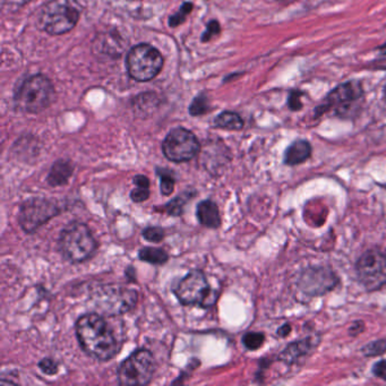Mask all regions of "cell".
<instances>
[{
    "label": "cell",
    "mask_w": 386,
    "mask_h": 386,
    "mask_svg": "<svg viewBox=\"0 0 386 386\" xmlns=\"http://www.w3.org/2000/svg\"><path fill=\"white\" fill-rule=\"evenodd\" d=\"M157 174L160 177L161 194L164 195V196H169L175 189L176 181L172 172L168 169H160L159 168L157 170Z\"/></svg>",
    "instance_id": "cell-21"
},
{
    "label": "cell",
    "mask_w": 386,
    "mask_h": 386,
    "mask_svg": "<svg viewBox=\"0 0 386 386\" xmlns=\"http://www.w3.org/2000/svg\"><path fill=\"white\" fill-rule=\"evenodd\" d=\"M290 325L285 324L283 325V327H280L279 331H278V334H279L280 336H282V338H285V336H287L288 334H289V332H290Z\"/></svg>",
    "instance_id": "cell-35"
},
{
    "label": "cell",
    "mask_w": 386,
    "mask_h": 386,
    "mask_svg": "<svg viewBox=\"0 0 386 386\" xmlns=\"http://www.w3.org/2000/svg\"><path fill=\"white\" fill-rule=\"evenodd\" d=\"M76 336L85 353L98 361H110L119 351L118 340L101 314L81 316L76 322Z\"/></svg>",
    "instance_id": "cell-1"
},
{
    "label": "cell",
    "mask_w": 386,
    "mask_h": 386,
    "mask_svg": "<svg viewBox=\"0 0 386 386\" xmlns=\"http://www.w3.org/2000/svg\"><path fill=\"white\" fill-rule=\"evenodd\" d=\"M174 293L185 306L196 305L200 308H210L217 302V293L210 287L205 274L200 270H193L183 276L174 287Z\"/></svg>",
    "instance_id": "cell-5"
},
{
    "label": "cell",
    "mask_w": 386,
    "mask_h": 386,
    "mask_svg": "<svg viewBox=\"0 0 386 386\" xmlns=\"http://www.w3.org/2000/svg\"><path fill=\"white\" fill-rule=\"evenodd\" d=\"M138 257L143 262L149 263V264L161 265L168 262L169 255L164 249H155V247H145L142 249L138 253Z\"/></svg>",
    "instance_id": "cell-19"
},
{
    "label": "cell",
    "mask_w": 386,
    "mask_h": 386,
    "mask_svg": "<svg viewBox=\"0 0 386 386\" xmlns=\"http://www.w3.org/2000/svg\"><path fill=\"white\" fill-rule=\"evenodd\" d=\"M302 96V93H300L299 91H293L291 92L290 96H289V101H288V105H289L291 110L298 111L302 109V103L300 101Z\"/></svg>",
    "instance_id": "cell-30"
},
{
    "label": "cell",
    "mask_w": 386,
    "mask_h": 386,
    "mask_svg": "<svg viewBox=\"0 0 386 386\" xmlns=\"http://www.w3.org/2000/svg\"><path fill=\"white\" fill-rule=\"evenodd\" d=\"M363 94H364V90L361 83H344L331 91L322 109L329 110L331 108H334L338 115L344 116L353 107L356 102H358L363 98Z\"/></svg>",
    "instance_id": "cell-13"
},
{
    "label": "cell",
    "mask_w": 386,
    "mask_h": 386,
    "mask_svg": "<svg viewBox=\"0 0 386 386\" xmlns=\"http://www.w3.org/2000/svg\"><path fill=\"white\" fill-rule=\"evenodd\" d=\"M221 28L220 24L217 21H211V22L208 24L206 26L205 32H204L203 35H202V41L203 42H208V41H211L213 38L217 37L220 34Z\"/></svg>",
    "instance_id": "cell-27"
},
{
    "label": "cell",
    "mask_w": 386,
    "mask_h": 386,
    "mask_svg": "<svg viewBox=\"0 0 386 386\" xmlns=\"http://www.w3.org/2000/svg\"><path fill=\"white\" fill-rule=\"evenodd\" d=\"M93 304L100 313L108 316L127 313L137 304L138 293L123 285H102L94 293Z\"/></svg>",
    "instance_id": "cell-6"
},
{
    "label": "cell",
    "mask_w": 386,
    "mask_h": 386,
    "mask_svg": "<svg viewBox=\"0 0 386 386\" xmlns=\"http://www.w3.org/2000/svg\"><path fill=\"white\" fill-rule=\"evenodd\" d=\"M62 208L56 200L45 198H28L21 205L18 222L26 234H34L38 229L60 215Z\"/></svg>",
    "instance_id": "cell-9"
},
{
    "label": "cell",
    "mask_w": 386,
    "mask_h": 386,
    "mask_svg": "<svg viewBox=\"0 0 386 386\" xmlns=\"http://www.w3.org/2000/svg\"><path fill=\"white\" fill-rule=\"evenodd\" d=\"M149 196V187L136 186V188L132 189V193H130V198L135 203H142L144 200H147Z\"/></svg>",
    "instance_id": "cell-29"
},
{
    "label": "cell",
    "mask_w": 386,
    "mask_h": 386,
    "mask_svg": "<svg viewBox=\"0 0 386 386\" xmlns=\"http://www.w3.org/2000/svg\"><path fill=\"white\" fill-rule=\"evenodd\" d=\"M0 1H1L3 7H7L9 9H17L30 3L32 0H0Z\"/></svg>",
    "instance_id": "cell-31"
},
{
    "label": "cell",
    "mask_w": 386,
    "mask_h": 386,
    "mask_svg": "<svg viewBox=\"0 0 386 386\" xmlns=\"http://www.w3.org/2000/svg\"><path fill=\"white\" fill-rule=\"evenodd\" d=\"M208 111H210L209 99L205 94L196 96L189 107V113L195 117L203 116Z\"/></svg>",
    "instance_id": "cell-22"
},
{
    "label": "cell",
    "mask_w": 386,
    "mask_h": 386,
    "mask_svg": "<svg viewBox=\"0 0 386 386\" xmlns=\"http://www.w3.org/2000/svg\"><path fill=\"white\" fill-rule=\"evenodd\" d=\"M162 151L164 157L172 162H187L200 152V142L191 130L178 127L166 136Z\"/></svg>",
    "instance_id": "cell-11"
},
{
    "label": "cell",
    "mask_w": 386,
    "mask_h": 386,
    "mask_svg": "<svg viewBox=\"0 0 386 386\" xmlns=\"http://www.w3.org/2000/svg\"><path fill=\"white\" fill-rule=\"evenodd\" d=\"M373 373L378 378H381V380L386 382V361H381L376 363L374 365V368H373Z\"/></svg>",
    "instance_id": "cell-32"
},
{
    "label": "cell",
    "mask_w": 386,
    "mask_h": 386,
    "mask_svg": "<svg viewBox=\"0 0 386 386\" xmlns=\"http://www.w3.org/2000/svg\"><path fill=\"white\" fill-rule=\"evenodd\" d=\"M384 353H386V340L372 342V344H367L366 347L363 349V353L367 357H374V356H380Z\"/></svg>",
    "instance_id": "cell-25"
},
{
    "label": "cell",
    "mask_w": 386,
    "mask_h": 386,
    "mask_svg": "<svg viewBox=\"0 0 386 386\" xmlns=\"http://www.w3.org/2000/svg\"><path fill=\"white\" fill-rule=\"evenodd\" d=\"M134 183H135L136 186L149 187V181L147 176H135V177H134Z\"/></svg>",
    "instance_id": "cell-33"
},
{
    "label": "cell",
    "mask_w": 386,
    "mask_h": 386,
    "mask_svg": "<svg viewBox=\"0 0 386 386\" xmlns=\"http://www.w3.org/2000/svg\"><path fill=\"white\" fill-rule=\"evenodd\" d=\"M215 125L223 130H240L244 127V120L238 113L225 111L215 118Z\"/></svg>",
    "instance_id": "cell-18"
},
{
    "label": "cell",
    "mask_w": 386,
    "mask_h": 386,
    "mask_svg": "<svg viewBox=\"0 0 386 386\" xmlns=\"http://www.w3.org/2000/svg\"><path fill=\"white\" fill-rule=\"evenodd\" d=\"M313 348V342L310 339L306 340H300V341L291 344L285 348L281 353V359L288 364H291L293 361L300 358L302 356L310 353Z\"/></svg>",
    "instance_id": "cell-17"
},
{
    "label": "cell",
    "mask_w": 386,
    "mask_h": 386,
    "mask_svg": "<svg viewBox=\"0 0 386 386\" xmlns=\"http://www.w3.org/2000/svg\"><path fill=\"white\" fill-rule=\"evenodd\" d=\"M126 67L132 79L147 82L154 79L164 67L160 51L149 45H138L128 52Z\"/></svg>",
    "instance_id": "cell-7"
},
{
    "label": "cell",
    "mask_w": 386,
    "mask_h": 386,
    "mask_svg": "<svg viewBox=\"0 0 386 386\" xmlns=\"http://www.w3.org/2000/svg\"><path fill=\"white\" fill-rule=\"evenodd\" d=\"M193 4L185 3L181 6V9L176 13L175 15H172L169 18V25L171 28H177L181 25V23L185 22L187 16L192 13Z\"/></svg>",
    "instance_id": "cell-24"
},
{
    "label": "cell",
    "mask_w": 386,
    "mask_h": 386,
    "mask_svg": "<svg viewBox=\"0 0 386 386\" xmlns=\"http://www.w3.org/2000/svg\"><path fill=\"white\" fill-rule=\"evenodd\" d=\"M81 16L77 0H51L40 15V25L51 35H62L72 31Z\"/></svg>",
    "instance_id": "cell-4"
},
{
    "label": "cell",
    "mask_w": 386,
    "mask_h": 386,
    "mask_svg": "<svg viewBox=\"0 0 386 386\" xmlns=\"http://www.w3.org/2000/svg\"><path fill=\"white\" fill-rule=\"evenodd\" d=\"M356 271L366 290L381 289L386 283V255L376 249L365 251L356 264Z\"/></svg>",
    "instance_id": "cell-10"
},
{
    "label": "cell",
    "mask_w": 386,
    "mask_h": 386,
    "mask_svg": "<svg viewBox=\"0 0 386 386\" xmlns=\"http://www.w3.org/2000/svg\"><path fill=\"white\" fill-rule=\"evenodd\" d=\"M39 368L45 375H55L58 373V364L51 358H43L40 361Z\"/></svg>",
    "instance_id": "cell-28"
},
{
    "label": "cell",
    "mask_w": 386,
    "mask_h": 386,
    "mask_svg": "<svg viewBox=\"0 0 386 386\" xmlns=\"http://www.w3.org/2000/svg\"><path fill=\"white\" fill-rule=\"evenodd\" d=\"M59 251L72 263H82L93 256L98 249L96 238L85 223L73 221L59 236Z\"/></svg>",
    "instance_id": "cell-2"
},
{
    "label": "cell",
    "mask_w": 386,
    "mask_h": 386,
    "mask_svg": "<svg viewBox=\"0 0 386 386\" xmlns=\"http://www.w3.org/2000/svg\"><path fill=\"white\" fill-rule=\"evenodd\" d=\"M336 274L329 268H310L299 278V289L308 296H322L338 285Z\"/></svg>",
    "instance_id": "cell-12"
},
{
    "label": "cell",
    "mask_w": 386,
    "mask_h": 386,
    "mask_svg": "<svg viewBox=\"0 0 386 386\" xmlns=\"http://www.w3.org/2000/svg\"><path fill=\"white\" fill-rule=\"evenodd\" d=\"M73 164L68 160L56 161L51 166L48 175V183L52 187L65 186L73 175Z\"/></svg>",
    "instance_id": "cell-15"
},
{
    "label": "cell",
    "mask_w": 386,
    "mask_h": 386,
    "mask_svg": "<svg viewBox=\"0 0 386 386\" xmlns=\"http://www.w3.org/2000/svg\"><path fill=\"white\" fill-rule=\"evenodd\" d=\"M142 234L147 242H151V243H160L166 236L164 229L160 227H149V228L144 229Z\"/></svg>",
    "instance_id": "cell-26"
},
{
    "label": "cell",
    "mask_w": 386,
    "mask_h": 386,
    "mask_svg": "<svg viewBox=\"0 0 386 386\" xmlns=\"http://www.w3.org/2000/svg\"><path fill=\"white\" fill-rule=\"evenodd\" d=\"M364 323L363 322H355V324L353 327H350L349 332L351 336H357L359 333L364 331Z\"/></svg>",
    "instance_id": "cell-34"
},
{
    "label": "cell",
    "mask_w": 386,
    "mask_h": 386,
    "mask_svg": "<svg viewBox=\"0 0 386 386\" xmlns=\"http://www.w3.org/2000/svg\"><path fill=\"white\" fill-rule=\"evenodd\" d=\"M55 88L50 79L45 75L37 74L20 85L15 93V106L17 109L28 113H38L50 107L55 101Z\"/></svg>",
    "instance_id": "cell-3"
},
{
    "label": "cell",
    "mask_w": 386,
    "mask_h": 386,
    "mask_svg": "<svg viewBox=\"0 0 386 386\" xmlns=\"http://www.w3.org/2000/svg\"><path fill=\"white\" fill-rule=\"evenodd\" d=\"M155 361L152 353L147 349H138L123 361L118 368L120 385H147L152 381Z\"/></svg>",
    "instance_id": "cell-8"
},
{
    "label": "cell",
    "mask_w": 386,
    "mask_h": 386,
    "mask_svg": "<svg viewBox=\"0 0 386 386\" xmlns=\"http://www.w3.org/2000/svg\"><path fill=\"white\" fill-rule=\"evenodd\" d=\"M191 198H193L191 191L185 193V194L178 195L177 198L170 200L169 203L164 205V211L166 212L168 215H172V217H179V215H183L187 200Z\"/></svg>",
    "instance_id": "cell-20"
},
{
    "label": "cell",
    "mask_w": 386,
    "mask_h": 386,
    "mask_svg": "<svg viewBox=\"0 0 386 386\" xmlns=\"http://www.w3.org/2000/svg\"><path fill=\"white\" fill-rule=\"evenodd\" d=\"M198 221L206 228L217 229L221 226V215L217 204L211 200L200 202L196 209Z\"/></svg>",
    "instance_id": "cell-14"
},
{
    "label": "cell",
    "mask_w": 386,
    "mask_h": 386,
    "mask_svg": "<svg viewBox=\"0 0 386 386\" xmlns=\"http://www.w3.org/2000/svg\"><path fill=\"white\" fill-rule=\"evenodd\" d=\"M312 147L307 141L298 140L288 147L285 154V164L288 166H297L310 159Z\"/></svg>",
    "instance_id": "cell-16"
},
{
    "label": "cell",
    "mask_w": 386,
    "mask_h": 386,
    "mask_svg": "<svg viewBox=\"0 0 386 386\" xmlns=\"http://www.w3.org/2000/svg\"><path fill=\"white\" fill-rule=\"evenodd\" d=\"M265 341L263 333L249 332L243 336V344L249 350H257L262 347Z\"/></svg>",
    "instance_id": "cell-23"
}]
</instances>
